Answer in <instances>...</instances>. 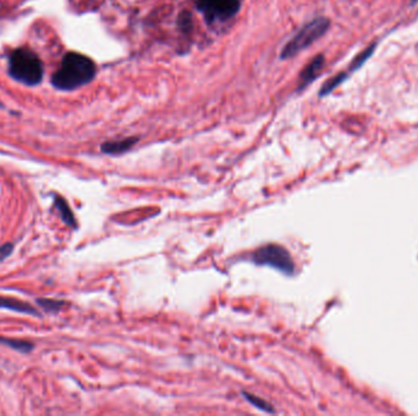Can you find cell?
Returning a JSON list of instances; mask_svg holds the SVG:
<instances>
[{
  "label": "cell",
  "mask_w": 418,
  "mask_h": 416,
  "mask_svg": "<svg viewBox=\"0 0 418 416\" xmlns=\"http://www.w3.org/2000/svg\"><path fill=\"white\" fill-rule=\"evenodd\" d=\"M97 74L94 60L80 53H68L59 69L52 76V84L60 91H74L92 82Z\"/></svg>",
  "instance_id": "1"
},
{
  "label": "cell",
  "mask_w": 418,
  "mask_h": 416,
  "mask_svg": "<svg viewBox=\"0 0 418 416\" xmlns=\"http://www.w3.org/2000/svg\"><path fill=\"white\" fill-rule=\"evenodd\" d=\"M9 74L13 79L27 86H37L43 79V64L35 52L19 48L9 58Z\"/></svg>",
  "instance_id": "2"
},
{
  "label": "cell",
  "mask_w": 418,
  "mask_h": 416,
  "mask_svg": "<svg viewBox=\"0 0 418 416\" xmlns=\"http://www.w3.org/2000/svg\"><path fill=\"white\" fill-rule=\"evenodd\" d=\"M329 27L330 21L327 17H317L315 20L310 21L300 31H297V33L284 45L281 50V59L294 58L296 54L313 45L315 40H320L322 36H324Z\"/></svg>",
  "instance_id": "3"
},
{
  "label": "cell",
  "mask_w": 418,
  "mask_h": 416,
  "mask_svg": "<svg viewBox=\"0 0 418 416\" xmlns=\"http://www.w3.org/2000/svg\"><path fill=\"white\" fill-rule=\"evenodd\" d=\"M252 260L257 265L273 266L286 275H292L295 271V263L290 252L281 245H263L253 253Z\"/></svg>",
  "instance_id": "4"
},
{
  "label": "cell",
  "mask_w": 418,
  "mask_h": 416,
  "mask_svg": "<svg viewBox=\"0 0 418 416\" xmlns=\"http://www.w3.org/2000/svg\"><path fill=\"white\" fill-rule=\"evenodd\" d=\"M197 9L209 24L225 22L237 15L240 0H197Z\"/></svg>",
  "instance_id": "5"
},
{
  "label": "cell",
  "mask_w": 418,
  "mask_h": 416,
  "mask_svg": "<svg viewBox=\"0 0 418 416\" xmlns=\"http://www.w3.org/2000/svg\"><path fill=\"white\" fill-rule=\"evenodd\" d=\"M324 55H317L315 58L312 59L310 64L307 65L304 71L301 72L299 91H304L307 86H310L320 76L322 69L324 66Z\"/></svg>",
  "instance_id": "6"
},
{
  "label": "cell",
  "mask_w": 418,
  "mask_h": 416,
  "mask_svg": "<svg viewBox=\"0 0 418 416\" xmlns=\"http://www.w3.org/2000/svg\"><path fill=\"white\" fill-rule=\"evenodd\" d=\"M137 142V137L124 138V139H119V141H110V142L103 143L100 146V149L105 154L119 155V154H124V153L130 151Z\"/></svg>",
  "instance_id": "7"
},
{
  "label": "cell",
  "mask_w": 418,
  "mask_h": 416,
  "mask_svg": "<svg viewBox=\"0 0 418 416\" xmlns=\"http://www.w3.org/2000/svg\"><path fill=\"white\" fill-rule=\"evenodd\" d=\"M0 308L9 309V310L21 314H30L33 316H40V313L32 305L15 298H8V297L0 295Z\"/></svg>",
  "instance_id": "8"
},
{
  "label": "cell",
  "mask_w": 418,
  "mask_h": 416,
  "mask_svg": "<svg viewBox=\"0 0 418 416\" xmlns=\"http://www.w3.org/2000/svg\"><path fill=\"white\" fill-rule=\"evenodd\" d=\"M54 201L55 206L58 208L60 216L63 217V220H64L68 225L71 226V227H76V226H77V224H76V219H75L74 213L71 210V208H70L69 204H68V201H65L64 198L60 196H55Z\"/></svg>",
  "instance_id": "9"
},
{
  "label": "cell",
  "mask_w": 418,
  "mask_h": 416,
  "mask_svg": "<svg viewBox=\"0 0 418 416\" xmlns=\"http://www.w3.org/2000/svg\"><path fill=\"white\" fill-rule=\"evenodd\" d=\"M348 76H349V74H346V72H340V74L335 75L334 77L328 79V81L322 86V88H320V97H325V95L331 93L338 86H340V84L344 82L345 79H348Z\"/></svg>",
  "instance_id": "10"
},
{
  "label": "cell",
  "mask_w": 418,
  "mask_h": 416,
  "mask_svg": "<svg viewBox=\"0 0 418 416\" xmlns=\"http://www.w3.org/2000/svg\"><path fill=\"white\" fill-rule=\"evenodd\" d=\"M242 396H245L246 401H250L252 406H256L260 410L266 411V413H276V409L273 408L271 403L262 399L260 396H253L250 392H242Z\"/></svg>",
  "instance_id": "11"
},
{
  "label": "cell",
  "mask_w": 418,
  "mask_h": 416,
  "mask_svg": "<svg viewBox=\"0 0 418 416\" xmlns=\"http://www.w3.org/2000/svg\"><path fill=\"white\" fill-rule=\"evenodd\" d=\"M0 343L1 344H6L13 349H16L19 352L29 353L33 349V344L31 342H26V341H16V339H9V338L0 337Z\"/></svg>",
  "instance_id": "12"
},
{
  "label": "cell",
  "mask_w": 418,
  "mask_h": 416,
  "mask_svg": "<svg viewBox=\"0 0 418 416\" xmlns=\"http://www.w3.org/2000/svg\"><path fill=\"white\" fill-rule=\"evenodd\" d=\"M37 303L40 304L45 311H50V313H57L61 310L65 305V302L57 300V299L40 298L37 299Z\"/></svg>",
  "instance_id": "13"
},
{
  "label": "cell",
  "mask_w": 418,
  "mask_h": 416,
  "mask_svg": "<svg viewBox=\"0 0 418 416\" xmlns=\"http://www.w3.org/2000/svg\"><path fill=\"white\" fill-rule=\"evenodd\" d=\"M374 48H375V45H372L371 47H368L367 49L364 50V52H362L354 61H352V65L350 66V71L352 72V71H356V70L359 69V68L366 63V60H368L369 56L373 54Z\"/></svg>",
  "instance_id": "14"
},
{
  "label": "cell",
  "mask_w": 418,
  "mask_h": 416,
  "mask_svg": "<svg viewBox=\"0 0 418 416\" xmlns=\"http://www.w3.org/2000/svg\"><path fill=\"white\" fill-rule=\"evenodd\" d=\"M13 250H14L13 243H6V245H1L0 247V263L4 261L13 253Z\"/></svg>",
  "instance_id": "15"
},
{
  "label": "cell",
  "mask_w": 418,
  "mask_h": 416,
  "mask_svg": "<svg viewBox=\"0 0 418 416\" xmlns=\"http://www.w3.org/2000/svg\"><path fill=\"white\" fill-rule=\"evenodd\" d=\"M411 1H412V4H416V3H417L418 0H411Z\"/></svg>",
  "instance_id": "16"
}]
</instances>
